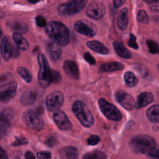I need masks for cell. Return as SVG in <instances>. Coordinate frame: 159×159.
Masks as SVG:
<instances>
[{
  "label": "cell",
  "instance_id": "1",
  "mask_svg": "<svg viewBox=\"0 0 159 159\" xmlns=\"http://www.w3.org/2000/svg\"><path fill=\"white\" fill-rule=\"evenodd\" d=\"M47 35L60 46H65L70 42V32L67 27L58 21H50L45 27Z\"/></svg>",
  "mask_w": 159,
  "mask_h": 159
},
{
  "label": "cell",
  "instance_id": "2",
  "mask_svg": "<svg viewBox=\"0 0 159 159\" xmlns=\"http://www.w3.org/2000/svg\"><path fill=\"white\" fill-rule=\"evenodd\" d=\"M129 147L135 153L147 155L157 148L155 139L148 135L134 136L129 142Z\"/></svg>",
  "mask_w": 159,
  "mask_h": 159
},
{
  "label": "cell",
  "instance_id": "3",
  "mask_svg": "<svg viewBox=\"0 0 159 159\" xmlns=\"http://www.w3.org/2000/svg\"><path fill=\"white\" fill-rule=\"evenodd\" d=\"M72 111L76 117L85 127H91L94 122V119L86 103L81 101H75L72 106Z\"/></svg>",
  "mask_w": 159,
  "mask_h": 159
},
{
  "label": "cell",
  "instance_id": "4",
  "mask_svg": "<svg viewBox=\"0 0 159 159\" xmlns=\"http://www.w3.org/2000/svg\"><path fill=\"white\" fill-rule=\"evenodd\" d=\"M37 60L39 65L38 82L42 88H45L52 83L51 70L49 68L47 59L43 54L40 53L38 55Z\"/></svg>",
  "mask_w": 159,
  "mask_h": 159
},
{
  "label": "cell",
  "instance_id": "5",
  "mask_svg": "<svg viewBox=\"0 0 159 159\" xmlns=\"http://www.w3.org/2000/svg\"><path fill=\"white\" fill-rule=\"evenodd\" d=\"M22 120L28 128L35 131H40L44 127V122L40 114L35 110L29 109L24 112Z\"/></svg>",
  "mask_w": 159,
  "mask_h": 159
},
{
  "label": "cell",
  "instance_id": "6",
  "mask_svg": "<svg viewBox=\"0 0 159 159\" xmlns=\"http://www.w3.org/2000/svg\"><path fill=\"white\" fill-rule=\"evenodd\" d=\"M87 1L86 0L70 1L61 4L58 7V11L61 16H72L81 11L84 7Z\"/></svg>",
  "mask_w": 159,
  "mask_h": 159
},
{
  "label": "cell",
  "instance_id": "7",
  "mask_svg": "<svg viewBox=\"0 0 159 159\" xmlns=\"http://www.w3.org/2000/svg\"><path fill=\"white\" fill-rule=\"evenodd\" d=\"M98 104L101 112L107 119L114 121H119L122 119V115L120 111L104 99H99Z\"/></svg>",
  "mask_w": 159,
  "mask_h": 159
},
{
  "label": "cell",
  "instance_id": "8",
  "mask_svg": "<svg viewBox=\"0 0 159 159\" xmlns=\"http://www.w3.org/2000/svg\"><path fill=\"white\" fill-rule=\"evenodd\" d=\"M64 101V96L61 91H55L50 93L46 98V106L48 111L55 112L61 107Z\"/></svg>",
  "mask_w": 159,
  "mask_h": 159
},
{
  "label": "cell",
  "instance_id": "9",
  "mask_svg": "<svg viewBox=\"0 0 159 159\" xmlns=\"http://www.w3.org/2000/svg\"><path fill=\"white\" fill-rule=\"evenodd\" d=\"M75 30L80 34L89 37H94L97 32V28L94 24L88 20H80L74 25Z\"/></svg>",
  "mask_w": 159,
  "mask_h": 159
},
{
  "label": "cell",
  "instance_id": "10",
  "mask_svg": "<svg viewBox=\"0 0 159 159\" xmlns=\"http://www.w3.org/2000/svg\"><path fill=\"white\" fill-rule=\"evenodd\" d=\"M106 13V7L104 4L99 1H93L88 6L86 14L93 19L99 20L101 19Z\"/></svg>",
  "mask_w": 159,
  "mask_h": 159
},
{
  "label": "cell",
  "instance_id": "11",
  "mask_svg": "<svg viewBox=\"0 0 159 159\" xmlns=\"http://www.w3.org/2000/svg\"><path fill=\"white\" fill-rule=\"evenodd\" d=\"M116 98L118 102L127 110L131 111L135 107L134 98L123 90H119L116 94Z\"/></svg>",
  "mask_w": 159,
  "mask_h": 159
},
{
  "label": "cell",
  "instance_id": "12",
  "mask_svg": "<svg viewBox=\"0 0 159 159\" xmlns=\"http://www.w3.org/2000/svg\"><path fill=\"white\" fill-rule=\"evenodd\" d=\"M53 119L55 123L60 130L66 131L72 129V125L63 111L61 110L55 111L53 115Z\"/></svg>",
  "mask_w": 159,
  "mask_h": 159
},
{
  "label": "cell",
  "instance_id": "13",
  "mask_svg": "<svg viewBox=\"0 0 159 159\" xmlns=\"http://www.w3.org/2000/svg\"><path fill=\"white\" fill-rule=\"evenodd\" d=\"M17 84L15 81L8 83L0 88V101H6L11 99L16 93Z\"/></svg>",
  "mask_w": 159,
  "mask_h": 159
},
{
  "label": "cell",
  "instance_id": "14",
  "mask_svg": "<svg viewBox=\"0 0 159 159\" xmlns=\"http://www.w3.org/2000/svg\"><path fill=\"white\" fill-rule=\"evenodd\" d=\"M12 112L10 110H4L0 113V139L7 133Z\"/></svg>",
  "mask_w": 159,
  "mask_h": 159
},
{
  "label": "cell",
  "instance_id": "15",
  "mask_svg": "<svg viewBox=\"0 0 159 159\" xmlns=\"http://www.w3.org/2000/svg\"><path fill=\"white\" fill-rule=\"evenodd\" d=\"M64 71L71 78L78 80L80 77L79 68L76 63L72 60H66L63 66Z\"/></svg>",
  "mask_w": 159,
  "mask_h": 159
},
{
  "label": "cell",
  "instance_id": "16",
  "mask_svg": "<svg viewBox=\"0 0 159 159\" xmlns=\"http://www.w3.org/2000/svg\"><path fill=\"white\" fill-rule=\"evenodd\" d=\"M47 52L52 61H57L61 57V47L54 42H50L47 45Z\"/></svg>",
  "mask_w": 159,
  "mask_h": 159
},
{
  "label": "cell",
  "instance_id": "17",
  "mask_svg": "<svg viewBox=\"0 0 159 159\" xmlns=\"http://www.w3.org/2000/svg\"><path fill=\"white\" fill-rule=\"evenodd\" d=\"M153 101V96L152 93L149 92H143L140 93L137 98L135 107L137 109H140L148 106Z\"/></svg>",
  "mask_w": 159,
  "mask_h": 159
},
{
  "label": "cell",
  "instance_id": "18",
  "mask_svg": "<svg viewBox=\"0 0 159 159\" xmlns=\"http://www.w3.org/2000/svg\"><path fill=\"white\" fill-rule=\"evenodd\" d=\"M78 150L72 146L61 148L59 152L60 159H78Z\"/></svg>",
  "mask_w": 159,
  "mask_h": 159
},
{
  "label": "cell",
  "instance_id": "19",
  "mask_svg": "<svg viewBox=\"0 0 159 159\" xmlns=\"http://www.w3.org/2000/svg\"><path fill=\"white\" fill-rule=\"evenodd\" d=\"M0 51L4 60H9L12 55V51L10 43L6 37H4L0 42Z\"/></svg>",
  "mask_w": 159,
  "mask_h": 159
},
{
  "label": "cell",
  "instance_id": "20",
  "mask_svg": "<svg viewBox=\"0 0 159 159\" xmlns=\"http://www.w3.org/2000/svg\"><path fill=\"white\" fill-rule=\"evenodd\" d=\"M113 47L116 53L122 58L129 59L132 58L131 53L126 48L123 43L120 41H115L113 43Z\"/></svg>",
  "mask_w": 159,
  "mask_h": 159
},
{
  "label": "cell",
  "instance_id": "21",
  "mask_svg": "<svg viewBox=\"0 0 159 159\" xmlns=\"http://www.w3.org/2000/svg\"><path fill=\"white\" fill-rule=\"evenodd\" d=\"M128 22H129L128 10H127V8L124 7L120 11L118 16L117 20V27L120 30H124L127 27Z\"/></svg>",
  "mask_w": 159,
  "mask_h": 159
},
{
  "label": "cell",
  "instance_id": "22",
  "mask_svg": "<svg viewBox=\"0 0 159 159\" xmlns=\"http://www.w3.org/2000/svg\"><path fill=\"white\" fill-rule=\"evenodd\" d=\"M87 46L96 53L106 55L109 53L108 48L101 42L97 40L89 41L86 43Z\"/></svg>",
  "mask_w": 159,
  "mask_h": 159
},
{
  "label": "cell",
  "instance_id": "23",
  "mask_svg": "<svg viewBox=\"0 0 159 159\" xmlns=\"http://www.w3.org/2000/svg\"><path fill=\"white\" fill-rule=\"evenodd\" d=\"M124 68L122 63L117 61H112L101 65L100 70L103 72H112L122 70Z\"/></svg>",
  "mask_w": 159,
  "mask_h": 159
},
{
  "label": "cell",
  "instance_id": "24",
  "mask_svg": "<svg viewBox=\"0 0 159 159\" xmlns=\"http://www.w3.org/2000/svg\"><path fill=\"white\" fill-rule=\"evenodd\" d=\"M37 99V94L35 92L28 90L24 91L21 97H20V101L25 106H29L32 104Z\"/></svg>",
  "mask_w": 159,
  "mask_h": 159
},
{
  "label": "cell",
  "instance_id": "25",
  "mask_svg": "<svg viewBox=\"0 0 159 159\" xmlns=\"http://www.w3.org/2000/svg\"><path fill=\"white\" fill-rule=\"evenodd\" d=\"M147 116L148 120L153 123H158L159 121V106L155 104L150 107L147 111Z\"/></svg>",
  "mask_w": 159,
  "mask_h": 159
},
{
  "label": "cell",
  "instance_id": "26",
  "mask_svg": "<svg viewBox=\"0 0 159 159\" xmlns=\"http://www.w3.org/2000/svg\"><path fill=\"white\" fill-rule=\"evenodd\" d=\"M14 40L17 47L21 50L25 51L29 48V43L26 39L23 37L20 34L14 33L13 35Z\"/></svg>",
  "mask_w": 159,
  "mask_h": 159
},
{
  "label": "cell",
  "instance_id": "27",
  "mask_svg": "<svg viewBox=\"0 0 159 159\" xmlns=\"http://www.w3.org/2000/svg\"><path fill=\"white\" fill-rule=\"evenodd\" d=\"M82 159H107V155L102 151L95 150L85 153Z\"/></svg>",
  "mask_w": 159,
  "mask_h": 159
},
{
  "label": "cell",
  "instance_id": "28",
  "mask_svg": "<svg viewBox=\"0 0 159 159\" xmlns=\"http://www.w3.org/2000/svg\"><path fill=\"white\" fill-rule=\"evenodd\" d=\"M10 27L15 33L24 34L27 31V26L25 24L20 21H12L9 24Z\"/></svg>",
  "mask_w": 159,
  "mask_h": 159
},
{
  "label": "cell",
  "instance_id": "29",
  "mask_svg": "<svg viewBox=\"0 0 159 159\" xmlns=\"http://www.w3.org/2000/svg\"><path fill=\"white\" fill-rule=\"evenodd\" d=\"M125 84L128 87H134L138 83V79L131 71H126L124 76Z\"/></svg>",
  "mask_w": 159,
  "mask_h": 159
},
{
  "label": "cell",
  "instance_id": "30",
  "mask_svg": "<svg viewBox=\"0 0 159 159\" xmlns=\"http://www.w3.org/2000/svg\"><path fill=\"white\" fill-rule=\"evenodd\" d=\"M17 72L19 75L23 78L27 83H30L32 81V75L30 72L25 67L20 66L17 68Z\"/></svg>",
  "mask_w": 159,
  "mask_h": 159
},
{
  "label": "cell",
  "instance_id": "31",
  "mask_svg": "<svg viewBox=\"0 0 159 159\" xmlns=\"http://www.w3.org/2000/svg\"><path fill=\"white\" fill-rule=\"evenodd\" d=\"M147 45L148 48V51L150 53L152 54L158 53L159 52V47L157 42L152 40H148L147 41Z\"/></svg>",
  "mask_w": 159,
  "mask_h": 159
},
{
  "label": "cell",
  "instance_id": "32",
  "mask_svg": "<svg viewBox=\"0 0 159 159\" xmlns=\"http://www.w3.org/2000/svg\"><path fill=\"white\" fill-rule=\"evenodd\" d=\"M137 20L139 22L143 24H147L149 22V17L147 14V12L144 10H140L137 16Z\"/></svg>",
  "mask_w": 159,
  "mask_h": 159
},
{
  "label": "cell",
  "instance_id": "33",
  "mask_svg": "<svg viewBox=\"0 0 159 159\" xmlns=\"http://www.w3.org/2000/svg\"><path fill=\"white\" fill-rule=\"evenodd\" d=\"M51 77H52V83H58L61 81V77L60 73L56 70H51Z\"/></svg>",
  "mask_w": 159,
  "mask_h": 159
},
{
  "label": "cell",
  "instance_id": "34",
  "mask_svg": "<svg viewBox=\"0 0 159 159\" xmlns=\"http://www.w3.org/2000/svg\"><path fill=\"white\" fill-rule=\"evenodd\" d=\"M127 44L130 47H131V48H132L135 50H137V49L139 48V46H138V45L137 43V42H136V37L132 34H130Z\"/></svg>",
  "mask_w": 159,
  "mask_h": 159
},
{
  "label": "cell",
  "instance_id": "35",
  "mask_svg": "<svg viewBox=\"0 0 159 159\" xmlns=\"http://www.w3.org/2000/svg\"><path fill=\"white\" fill-rule=\"evenodd\" d=\"M100 140L99 137L95 134L91 135L87 139V143L90 145H95L99 143Z\"/></svg>",
  "mask_w": 159,
  "mask_h": 159
},
{
  "label": "cell",
  "instance_id": "36",
  "mask_svg": "<svg viewBox=\"0 0 159 159\" xmlns=\"http://www.w3.org/2000/svg\"><path fill=\"white\" fill-rule=\"evenodd\" d=\"M28 143V140L24 137H19L16 138L15 141L12 143V145L13 146H19L22 145H25Z\"/></svg>",
  "mask_w": 159,
  "mask_h": 159
},
{
  "label": "cell",
  "instance_id": "37",
  "mask_svg": "<svg viewBox=\"0 0 159 159\" xmlns=\"http://www.w3.org/2000/svg\"><path fill=\"white\" fill-rule=\"evenodd\" d=\"M37 157L38 159H51L52 155L48 151H42L38 152L37 153Z\"/></svg>",
  "mask_w": 159,
  "mask_h": 159
},
{
  "label": "cell",
  "instance_id": "38",
  "mask_svg": "<svg viewBox=\"0 0 159 159\" xmlns=\"http://www.w3.org/2000/svg\"><path fill=\"white\" fill-rule=\"evenodd\" d=\"M83 57L84 58V60L88 62L89 63V64L92 65H95L96 63V60L95 58L89 53V52H86L84 53V55H83Z\"/></svg>",
  "mask_w": 159,
  "mask_h": 159
},
{
  "label": "cell",
  "instance_id": "39",
  "mask_svg": "<svg viewBox=\"0 0 159 159\" xmlns=\"http://www.w3.org/2000/svg\"><path fill=\"white\" fill-rule=\"evenodd\" d=\"M35 22H36V24L40 27H45V25H47L45 19L42 16H38L36 17Z\"/></svg>",
  "mask_w": 159,
  "mask_h": 159
},
{
  "label": "cell",
  "instance_id": "40",
  "mask_svg": "<svg viewBox=\"0 0 159 159\" xmlns=\"http://www.w3.org/2000/svg\"><path fill=\"white\" fill-rule=\"evenodd\" d=\"M57 143V139L55 135L50 136L47 139V140L45 141V143L51 147H53L54 145H55Z\"/></svg>",
  "mask_w": 159,
  "mask_h": 159
},
{
  "label": "cell",
  "instance_id": "41",
  "mask_svg": "<svg viewBox=\"0 0 159 159\" xmlns=\"http://www.w3.org/2000/svg\"><path fill=\"white\" fill-rule=\"evenodd\" d=\"M125 3V1H117V0H115L113 2V4H114V7L115 8H119V7H120L122 5H123V4Z\"/></svg>",
  "mask_w": 159,
  "mask_h": 159
},
{
  "label": "cell",
  "instance_id": "42",
  "mask_svg": "<svg viewBox=\"0 0 159 159\" xmlns=\"http://www.w3.org/2000/svg\"><path fill=\"white\" fill-rule=\"evenodd\" d=\"M25 159H35V157L32 152L27 151L25 153Z\"/></svg>",
  "mask_w": 159,
  "mask_h": 159
},
{
  "label": "cell",
  "instance_id": "43",
  "mask_svg": "<svg viewBox=\"0 0 159 159\" xmlns=\"http://www.w3.org/2000/svg\"><path fill=\"white\" fill-rule=\"evenodd\" d=\"M0 159H8V157L6 152L1 147H0Z\"/></svg>",
  "mask_w": 159,
  "mask_h": 159
},
{
  "label": "cell",
  "instance_id": "44",
  "mask_svg": "<svg viewBox=\"0 0 159 159\" xmlns=\"http://www.w3.org/2000/svg\"><path fill=\"white\" fill-rule=\"evenodd\" d=\"M2 31H1V29L0 27V38L2 37Z\"/></svg>",
  "mask_w": 159,
  "mask_h": 159
}]
</instances>
